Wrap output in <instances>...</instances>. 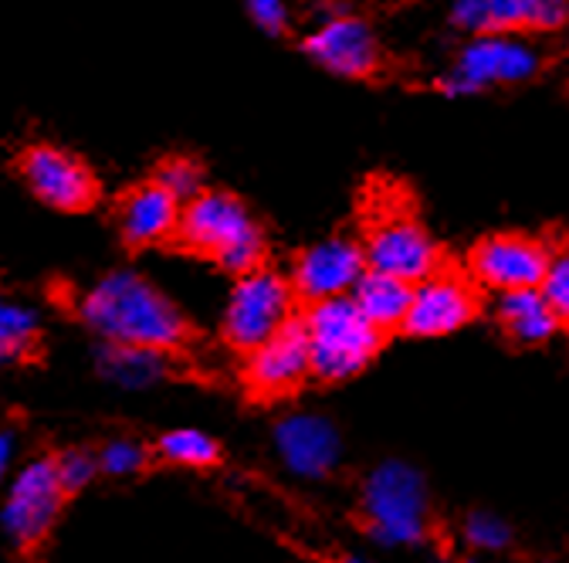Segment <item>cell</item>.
<instances>
[{
  "instance_id": "1",
  "label": "cell",
  "mask_w": 569,
  "mask_h": 563,
  "mask_svg": "<svg viewBox=\"0 0 569 563\" xmlns=\"http://www.w3.org/2000/svg\"><path fill=\"white\" fill-rule=\"evenodd\" d=\"M79 319L106 339V346L150 349L160 357H183L197 339V329L139 271H109L76 303Z\"/></svg>"
},
{
  "instance_id": "2",
  "label": "cell",
  "mask_w": 569,
  "mask_h": 563,
  "mask_svg": "<svg viewBox=\"0 0 569 563\" xmlns=\"http://www.w3.org/2000/svg\"><path fill=\"white\" fill-rule=\"evenodd\" d=\"M177 248L231 271L234 278L264 268L268 238L248 204L228 190H203L183 204V218L177 231Z\"/></svg>"
},
{
  "instance_id": "3",
  "label": "cell",
  "mask_w": 569,
  "mask_h": 563,
  "mask_svg": "<svg viewBox=\"0 0 569 563\" xmlns=\"http://www.w3.org/2000/svg\"><path fill=\"white\" fill-rule=\"evenodd\" d=\"M302 323L312 349V381L326 387L346 384L370 371V364L390 343V336L367 319L352 296L302 306Z\"/></svg>"
},
{
  "instance_id": "4",
  "label": "cell",
  "mask_w": 569,
  "mask_h": 563,
  "mask_svg": "<svg viewBox=\"0 0 569 563\" xmlns=\"http://www.w3.org/2000/svg\"><path fill=\"white\" fill-rule=\"evenodd\" d=\"M299 313L302 303L292 289V278L264 265L258 271L234 278V289L221 319V343L231 354L248 357L281 326H289Z\"/></svg>"
},
{
  "instance_id": "5",
  "label": "cell",
  "mask_w": 569,
  "mask_h": 563,
  "mask_svg": "<svg viewBox=\"0 0 569 563\" xmlns=\"http://www.w3.org/2000/svg\"><path fill=\"white\" fill-rule=\"evenodd\" d=\"M363 530L383 543H423L431 533V500L417 472L407 465H380L360 496Z\"/></svg>"
},
{
  "instance_id": "6",
  "label": "cell",
  "mask_w": 569,
  "mask_h": 563,
  "mask_svg": "<svg viewBox=\"0 0 569 563\" xmlns=\"http://www.w3.org/2000/svg\"><path fill=\"white\" fill-rule=\"evenodd\" d=\"M238 381L244 397L258 407L296 401L312 384V349L302 313L264 339L254 354L241 357Z\"/></svg>"
},
{
  "instance_id": "7",
  "label": "cell",
  "mask_w": 569,
  "mask_h": 563,
  "mask_svg": "<svg viewBox=\"0 0 569 563\" xmlns=\"http://www.w3.org/2000/svg\"><path fill=\"white\" fill-rule=\"evenodd\" d=\"M542 68V55L519 34H475L448 76L438 79V89L451 99L478 96L498 86L529 82Z\"/></svg>"
},
{
  "instance_id": "8",
  "label": "cell",
  "mask_w": 569,
  "mask_h": 563,
  "mask_svg": "<svg viewBox=\"0 0 569 563\" xmlns=\"http://www.w3.org/2000/svg\"><path fill=\"white\" fill-rule=\"evenodd\" d=\"M481 316V286L475 275L455 265H441L413 286V303L400 336L407 339H441Z\"/></svg>"
},
{
  "instance_id": "9",
  "label": "cell",
  "mask_w": 569,
  "mask_h": 563,
  "mask_svg": "<svg viewBox=\"0 0 569 563\" xmlns=\"http://www.w3.org/2000/svg\"><path fill=\"white\" fill-rule=\"evenodd\" d=\"M360 245L373 271L397 275L403 282H413V286L445 265L441 248L431 238V231L417 221V215L397 210V207H387L367 221Z\"/></svg>"
},
{
  "instance_id": "10",
  "label": "cell",
  "mask_w": 569,
  "mask_h": 563,
  "mask_svg": "<svg viewBox=\"0 0 569 563\" xmlns=\"http://www.w3.org/2000/svg\"><path fill=\"white\" fill-rule=\"evenodd\" d=\"M18 177L24 187L48 204L51 210H64V215H82V210L99 204L102 184L92 174V167L51 144H31L18 154L14 160Z\"/></svg>"
},
{
  "instance_id": "11",
  "label": "cell",
  "mask_w": 569,
  "mask_h": 563,
  "mask_svg": "<svg viewBox=\"0 0 569 563\" xmlns=\"http://www.w3.org/2000/svg\"><path fill=\"white\" fill-rule=\"evenodd\" d=\"M64 506H68V496L58 482L54 452L41 455L14 478L8 503H4V526H8L14 550L38 553L48 543Z\"/></svg>"
},
{
  "instance_id": "12",
  "label": "cell",
  "mask_w": 569,
  "mask_h": 563,
  "mask_svg": "<svg viewBox=\"0 0 569 563\" xmlns=\"http://www.w3.org/2000/svg\"><path fill=\"white\" fill-rule=\"evenodd\" d=\"M552 258H556V251L536 235L498 231V235L481 238L471 248L468 271L475 275V282L481 289L506 296V293L539 289Z\"/></svg>"
},
{
  "instance_id": "13",
  "label": "cell",
  "mask_w": 569,
  "mask_h": 563,
  "mask_svg": "<svg viewBox=\"0 0 569 563\" xmlns=\"http://www.w3.org/2000/svg\"><path fill=\"white\" fill-rule=\"evenodd\" d=\"M367 268L370 265H367V251H363L360 238L336 235V238L302 248L289 268V278H292V289H296L299 303L312 306V303L349 296Z\"/></svg>"
},
{
  "instance_id": "14",
  "label": "cell",
  "mask_w": 569,
  "mask_h": 563,
  "mask_svg": "<svg viewBox=\"0 0 569 563\" xmlns=\"http://www.w3.org/2000/svg\"><path fill=\"white\" fill-rule=\"evenodd\" d=\"M302 51L339 79H370L383 61L373 28L352 14H332L319 21L306 34Z\"/></svg>"
},
{
  "instance_id": "15",
  "label": "cell",
  "mask_w": 569,
  "mask_h": 563,
  "mask_svg": "<svg viewBox=\"0 0 569 563\" xmlns=\"http://www.w3.org/2000/svg\"><path fill=\"white\" fill-rule=\"evenodd\" d=\"M183 200L170 194L157 177L129 187L116 204V228L129 251H147L177 241Z\"/></svg>"
},
{
  "instance_id": "16",
  "label": "cell",
  "mask_w": 569,
  "mask_h": 563,
  "mask_svg": "<svg viewBox=\"0 0 569 563\" xmlns=\"http://www.w3.org/2000/svg\"><path fill=\"white\" fill-rule=\"evenodd\" d=\"M451 21L471 38L559 31L569 24V0H451Z\"/></svg>"
},
{
  "instance_id": "17",
  "label": "cell",
  "mask_w": 569,
  "mask_h": 563,
  "mask_svg": "<svg viewBox=\"0 0 569 563\" xmlns=\"http://www.w3.org/2000/svg\"><path fill=\"white\" fill-rule=\"evenodd\" d=\"M274 442H278V455L284 458V465L309 478H326L339 465V455H342L339 432L326 417H316V414L284 417L274 432Z\"/></svg>"
},
{
  "instance_id": "18",
  "label": "cell",
  "mask_w": 569,
  "mask_h": 563,
  "mask_svg": "<svg viewBox=\"0 0 569 563\" xmlns=\"http://www.w3.org/2000/svg\"><path fill=\"white\" fill-rule=\"evenodd\" d=\"M498 329L512 346L532 349L549 343L559 333V319L552 306L546 303L542 289H522V293H506L498 296Z\"/></svg>"
},
{
  "instance_id": "19",
  "label": "cell",
  "mask_w": 569,
  "mask_h": 563,
  "mask_svg": "<svg viewBox=\"0 0 569 563\" xmlns=\"http://www.w3.org/2000/svg\"><path fill=\"white\" fill-rule=\"evenodd\" d=\"M349 296H352L356 306L367 313V319L373 326H380L387 336H400L403 319H407L410 303H413V282H403L397 275L367 268Z\"/></svg>"
},
{
  "instance_id": "20",
  "label": "cell",
  "mask_w": 569,
  "mask_h": 563,
  "mask_svg": "<svg viewBox=\"0 0 569 563\" xmlns=\"http://www.w3.org/2000/svg\"><path fill=\"white\" fill-rule=\"evenodd\" d=\"M224 458L221 445L213 442L203 432L193 428H180V432H167L153 442V462L160 465H177V468H218Z\"/></svg>"
},
{
  "instance_id": "21",
  "label": "cell",
  "mask_w": 569,
  "mask_h": 563,
  "mask_svg": "<svg viewBox=\"0 0 569 563\" xmlns=\"http://www.w3.org/2000/svg\"><path fill=\"white\" fill-rule=\"evenodd\" d=\"M0 354L8 364H34L41 357V326L21 303H4L0 309Z\"/></svg>"
},
{
  "instance_id": "22",
  "label": "cell",
  "mask_w": 569,
  "mask_h": 563,
  "mask_svg": "<svg viewBox=\"0 0 569 563\" xmlns=\"http://www.w3.org/2000/svg\"><path fill=\"white\" fill-rule=\"evenodd\" d=\"M170 194H177L183 204H190L193 197H200L207 187H203V170H200V164L197 160H190V157H167L160 167H157V174H153Z\"/></svg>"
},
{
  "instance_id": "23",
  "label": "cell",
  "mask_w": 569,
  "mask_h": 563,
  "mask_svg": "<svg viewBox=\"0 0 569 563\" xmlns=\"http://www.w3.org/2000/svg\"><path fill=\"white\" fill-rule=\"evenodd\" d=\"M54 465H58V482L64 488L68 503L86 492V485L102 472L99 468V458L89 455V452H54Z\"/></svg>"
},
{
  "instance_id": "24",
  "label": "cell",
  "mask_w": 569,
  "mask_h": 563,
  "mask_svg": "<svg viewBox=\"0 0 569 563\" xmlns=\"http://www.w3.org/2000/svg\"><path fill=\"white\" fill-rule=\"evenodd\" d=\"M153 465V448H142L136 442H109L99 452V468L106 475H139Z\"/></svg>"
},
{
  "instance_id": "25",
  "label": "cell",
  "mask_w": 569,
  "mask_h": 563,
  "mask_svg": "<svg viewBox=\"0 0 569 563\" xmlns=\"http://www.w3.org/2000/svg\"><path fill=\"white\" fill-rule=\"evenodd\" d=\"M542 296L546 303L552 306L556 319H559V329L569 333V255H556L546 278H542Z\"/></svg>"
},
{
  "instance_id": "26",
  "label": "cell",
  "mask_w": 569,
  "mask_h": 563,
  "mask_svg": "<svg viewBox=\"0 0 569 563\" xmlns=\"http://www.w3.org/2000/svg\"><path fill=\"white\" fill-rule=\"evenodd\" d=\"M244 11L271 38L284 34V31H289V24H292L289 0H244Z\"/></svg>"
},
{
  "instance_id": "27",
  "label": "cell",
  "mask_w": 569,
  "mask_h": 563,
  "mask_svg": "<svg viewBox=\"0 0 569 563\" xmlns=\"http://www.w3.org/2000/svg\"><path fill=\"white\" fill-rule=\"evenodd\" d=\"M465 536L471 540V546H478V550H502V546H509V530L498 523L495 516H485V513H478V516H471L468 520V526H465Z\"/></svg>"
},
{
  "instance_id": "28",
  "label": "cell",
  "mask_w": 569,
  "mask_h": 563,
  "mask_svg": "<svg viewBox=\"0 0 569 563\" xmlns=\"http://www.w3.org/2000/svg\"><path fill=\"white\" fill-rule=\"evenodd\" d=\"M339 563H360V560H352V556H342Z\"/></svg>"
}]
</instances>
